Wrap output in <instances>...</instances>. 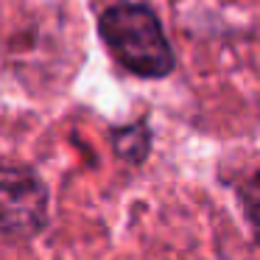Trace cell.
I'll return each instance as SVG.
<instances>
[{"mask_svg":"<svg viewBox=\"0 0 260 260\" xmlns=\"http://www.w3.org/2000/svg\"><path fill=\"white\" fill-rule=\"evenodd\" d=\"M98 34L120 68L140 79H165L176 56L162 23L146 3H115L98 17Z\"/></svg>","mask_w":260,"mask_h":260,"instance_id":"obj_1","label":"cell"},{"mask_svg":"<svg viewBox=\"0 0 260 260\" xmlns=\"http://www.w3.org/2000/svg\"><path fill=\"white\" fill-rule=\"evenodd\" d=\"M48 221V187L34 168L0 162V232L28 238Z\"/></svg>","mask_w":260,"mask_h":260,"instance_id":"obj_2","label":"cell"},{"mask_svg":"<svg viewBox=\"0 0 260 260\" xmlns=\"http://www.w3.org/2000/svg\"><path fill=\"white\" fill-rule=\"evenodd\" d=\"M151 148V132L148 123L140 120L135 126H126V129L115 132V151L120 159H129V162H143Z\"/></svg>","mask_w":260,"mask_h":260,"instance_id":"obj_3","label":"cell"}]
</instances>
